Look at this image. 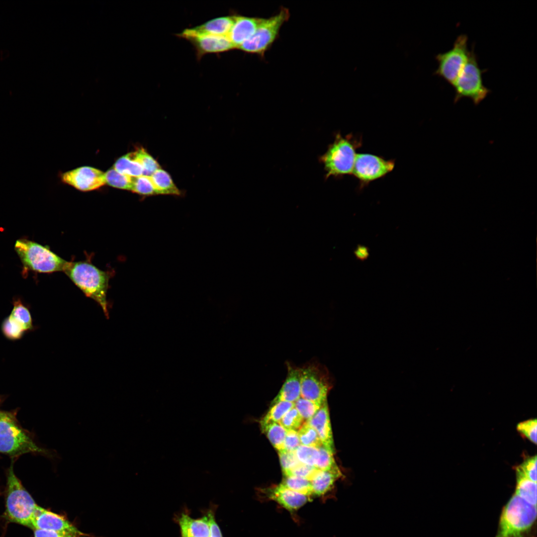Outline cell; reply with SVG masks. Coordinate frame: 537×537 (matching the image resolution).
I'll return each instance as SVG.
<instances>
[{"instance_id":"obj_1","label":"cell","mask_w":537,"mask_h":537,"mask_svg":"<svg viewBox=\"0 0 537 537\" xmlns=\"http://www.w3.org/2000/svg\"><path fill=\"white\" fill-rule=\"evenodd\" d=\"M537 506L514 494L502 509L495 537H535Z\"/></svg>"},{"instance_id":"obj_2","label":"cell","mask_w":537,"mask_h":537,"mask_svg":"<svg viewBox=\"0 0 537 537\" xmlns=\"http://www.w3.org/2000/svg\"><path fill=\"white\" fill-rule=\"evenodd\" d=\"M88 297L95 301L108 318L106 294L109 274L88 262L68 263L64 271Z\"/></svg>"},{"instance_id":"obj_3","label":"cell","mask_w":537,"mask_h":537,"mask_svg":"<svg viewBox=\"0 0 537 537\" xmlns=\"http://www.w3.org/2000/svg\"><path fill=\"white\" fill-rule=\"evenodd\" d=\"M361 139L350 133L343 137L336 134L334 142L320 158L326 172V178L342 177L352 175L357 149L361 146Z\"/></svg>"},{"instance_id":"obj_4","label":"cell","mask_w":537,"mask_h":537,"mask_svg":"<svg viewBox=\"0 0 537 537\" xmlns=\"http://www.w3.org/2000/svg\"><path fill=\"white\" fill-rule=\"evenodd\" d=\"M14 250L23 265V271L39 273L64 271L68 262L52 252L48 247L27 239H19Z\"/></svg>"},{"instance_id":"obj_5","label":"cell","mask_w":537,"mask_h":537,"mask_svg":"<svg viewBox=\"0 0 537 537\" xmlns=\"http://www.w3.org/2000/svg\"><path fill=\"white\" fill-rule=\"evenodd\" d=\"M0 452L12 457L29 452L51 455L34 443L19 425L14 414L0 410Z\"/></svg>"},{"instance_id":"obj_6","label":"cell","mask_w":537,"mask_h":537,"mask_svg":"<svg viewBox=\"0 0 537 537\" xmlns=\"http://www.w3.org/2000/svg\"><path fill=\"white\" fill-rule=\"evenodd\" d=\"M37 506L14 474L12 464L7 477L5 517L11 522L30 528Z\"/></svg>"},{"instance_id":"obj_7","label":"cell","mask_w":537,"mask_h":537,"mask_svg":"<svg viewBox=\"0 0 537 537\" xmlns=\"http://www.w3.org/2000/svg\"><path fill=\"white\" fill-rule=\"evenodd\" d=\"M482 70L478 65L477 56L472 47L467 61L453 86L455 90L454 102L463 97L469 98L477 105L484 99L490 90L484 86Z\"/></svg>"},{"instance_id":"obj_8","label":"cell","mask_w":537,"mask_h":537,"mask_svg":"<svg viewBox=\"0 0 537 537\" xmlns=\"http://www.w3.org/2000/svg\"><path fill=\"white\" fill-rule=\"evenodd\" d=\"M289 16V10L282 7L275 15L263 18L253 35L238 49L246 53L264 56L278 38L281 26Z\"/></svg>"},{"instance_id":"obj_9","label":"cell","mask_w":537,"mask_h":537,"mask_svg":"<svg viewBox=\"0 0 537 537\" xmlns=\"http://www.w3.org/2000/svg\"><path fill=\"white\" fill-rule=\"evenodd\" d=\"M468 37L465 34L458 36L449 50L435 57L438 66L434 75L441 77L453 86L465 65L469 53Z\"/></svg>"},{"instance_id":"obj_10","label":"cell","mask_w":537,"mask_h":537,"mask_svg":"<svg viewBox=\"0 0 537 537\" xmlns=\"http://www.w3.org/2000/svg\"><path fill=\"white\" fill-rule=\"evenodd\" d=\"M300 397L321 406L327 401L332 384L325 368L314 363L300 368Z\"/></svg>"},{"instance_id":"obj_11","label":"cell","mask_w":537,"mask_h":537,"mask_svg":"<svg viewBox=\"0 0 537 537\" xmlns=\"http://www.w3.org/2000/svg\"><path fill=\"white\" fill-rule=\"evenodd\" d=\"M394 160L367 153L357 154L352 175L359 181L362 188L370 182L385 177L392 171Z\"/></svg>"},{"instance_id":"obj_12","label":"cell","mask_w":537,"mask_h":537,"mask_svg":"<svg viewBox=\"0 0 537 537\" xmlns=\"http://www.w3.org/2000/svg\"><path fill=\"white\" fill-rule=\"evenodd\" d=\"M177 36L186 39L193 45L198 60L206 54L220 53L235 49L227 36L195 34L186 29Z\"/></svg>"},{"instance_id":"obj_13","label":"cell","mask_w":537,"mask_h":537,"mask_svg":"<svg viewBox=\"0 0 537 537\" xmlns=\"http://www.w3.org/2000/svg\"><path fill=\"white\" fill-rule=\"evenodd\" d=\"M62 180L76 189L89 191L106 184L105 173L90 167H82L62 174Z\"/></svg>"},{"instance_id":"obj_14","label":"cell","mask_w":537,"mask_h":537,"mask_svg":"<svg viewBox=\"0 0 537 537\" xmlns=\"http://www.w3.org/2000/svg\"><path fill=\"white\" fill-rule=\"evenodd\" d=\"M31 528L52 530L77 537L86 535L79 531L64 517L37 506L33 514Z\"/></svg>"},{"instance_id":"obj_15","label":"cell","mask_w":537,"mask_h":537,"mask_svg":"<svg viewBox=\"0 0 537 537\" xmlns=\"http://www.w3.org/2000/svg\"><path fill=\"white\" fill-rule=\"evenodd\" d=\"M262 490L267 498L289 512L297 510L310 500V497L291 490L281 483Z\"/></svg>"},{"instance_id":"obj_16","label":"cell","mask_w":537,"mask_h":537,"mask_svg":"<svg viewBox=\"0 0 537 537\" xmlns=\"http://www.w3.org/2000/svg\"><path fill=\"white\" fill-rule=\"evenodd\" d=\"M232 26L227 35L235 49L250 38L263 18L233 15Z\"/></svg>"},{"instance_id":"obj_17","label":"cell","mask_w":537,"mask_h":537,"mask_svg":"<svg viewBox=\"0 0 537 537\" xmlns=\"http://www.w3.org/2000/svg\"><path fill=\"white\" fill-rule=\"evenodd\" d=\"M306 422L316 431L322 444L335 451L327 402L323 404L314 415Z\"/></svg>"},{"instance_id":"obj_18","label":"cell","mask_w":537,"mask_h":537,"mask_svg":"<svg viewBox=\"0 0 537 537\" xmlns=\"http://www.w3.org/2000/svg\"><path fill=\"white\" fill-rule=\"evenodd\" d=\"M300 368L288 365L286 378L271 405L280 401L294 403L300 397Z\"/></svg>"},{"instance_id":"obj_19","label":"cell","mask_w":537,"mask_h":537,"mask_svg":"<svg viewBox=\"0 0 537 537\" xmlns=\"http://www.w3.org/2000/svg\"><path fill=\"white\" fill-rule=\"evenodd\" d=\"M181 537H209V530L205 515L193 519L182 513L178 518Z\"/></svg>"},{"instance_id":"obj_20","label":"cell","mask_w":537,"mask_h":537,"mask_svg":"<svg viewBox=\"0 0 537 537\" xmlns=\"http://www.w3.org/2000/svg\"><path fill=\"white\" fill-rule=\"evenodd\" d=\"M233 15L209 20L199 25L186 29L195 34L227 36L233 23Z\"/></svg>"},{"instance_id":"obj_21","label":"cell","mask_w":537,"mask_h":537,"mask_svg":"<svg viewBox=\"0 0 537 537\" xmlns=\"http://www.w3.org/2000/svg\"><path fill=\"white\" fill-rule=\"evenodd\" d=\"M341 472H332L318 470L310 481L313 495L321 496L333 488L336 481L342 477Z\"/></svg>"},{"instance_id":"obj_22","label":"cell","mask_w":537,"mask_h":537,"mask_svg":"<svg viewBox=\"0 0 537 537\" xmlns=\"http://www.w3.org/2000/svg\"><path fill=\"white\" fill-rule=\"evenodd\" d=\"M149 177L156 194H180L179 189L174 184L170 175L165 171L159 169Z\"/></svg>"},{"instance_id":"obj_23","label":"cell","mask_w":537,"mask_h":537,"mask_svg":"<svg viewBox=\"0 0 537 537\" xmlns=\"http://www.w3.org/2000/svg\"><path fill=\"white\" fill-rule=\"evenodd\" d=\"M517 484L515 494L530 504L537 506V482L516 471Z\"/></svg>"},{"instance_id":"obj_24","label":"cell","mask_w":537,"mask_h":537,"mask_svg":"<svg viewBox=\"0 0 537 537\" xmlns=\"http://www.w3.org/2000/svg\"><path fill=\"white\" fill-rule=\"evenodd\" d=\"M113 168L120 174L133 177L140 176L143 174L142 165L133 158L131 153L119 158L114 164Z\"/></svg>"},{"instance_id":"obj_25","label":"cell","mask_w":537,"mask_h":537,"mask_svg":"<svg viewBox=\"0 0 537 537\" xmlns=\"http://www.w3.org/2000/svg\"><path fill=\"white\" fill-rule=\"evenodd\" d=\"M272 445L278 451L284 449V442L286 430L277 422L268 424L261 427Z\"/></svg>"},{"instance_id":"obj_26","label":"cell","mask_w":537,"mask_h":537,"mask_svg":"<svg viewBox=\"0 0 537 537\" xmlns=\"http://www.w3.org/2000/svg\"><path fill=\"white\" fill-rule=\"evenodd\" d=\"M9 316L20 324L26 332L32 329L33 323L31 313L20 299H18L13 301V307Z\"/></svg>"},{"instance_id":"obj_27","label":"cell","mask_w":537,"mask_h":537,"mask_svg":"<svg viewBox=\"0 0 537 537\" xmlns=\"http://www.w3.org/2000/svg\"><path fill=\"white\" fill-rule=\"evenodd\" d=\"M271 405L268 411L260 421L261 427L271 423H279L285 414L294 407V403L280 401Z\"/></svg>"},{"instance_id":"obj_28","label":"cell","mask_w":537,"mask_h":537,"mask_svg":"<svg viewBox=\"0 0 537 537\" xmlns=\"http://www.w3.org/2000/svg\"><path fill=\"white\" fill-rule=\"evenodd\" d=\"M318 448L319 457L315 466L322 471L341 472L335 460L334 451L323 445Z\"/></svg>"},{"instance_id":"obj_29","label":"cell","mask_w":537,"mask_h":537,"mask_svg":"<svg viewBox=\"0 0 537 537\" xmlns=\"http://www.w3.org/2000/svg\"><path fill=\"white\" fill-rule=\"evenodd\" d=\"M106 183L114 187L131 191L133 177L120 174L113 168L105 173Z\"/></svg>"},{"instance_id":"obj_30","label":"cell","mask_w":537,"mask_h":537,"mask_svg":"<svg viewBox=\"0 0 537 537\" xmlns=\"http://www.w3.org/2000/svg\"><path fill=\"white\" fill-rule=\"evenodd\" d=\"M287 488L296 492L308 496L313 495L311 482L301 477L284 476L280 483Z\"/></svg>"},{"instance_id":"obj_31","label":"cell","mask_w":537,"mask_h":537,"mask_svg":"<svg viewBox=\"0 0 537 537\" xmlns=\"http://www.w3.org/2000/svg\"><path fill=\"white\" fill-rule=\"evenodd\" d=\"M131 153L133 158L142 165L143 169V175L150 176L160 169L158 163L144 149H139Z\"/></svg>"},{"instance_id":"obj_32","label":"cell","mask_w":537,"mask_h":537,"mask_svg":"<svg viewBox=\"0 0 537 537\" xmlns=\"http://www.w3.org/2000/svg\"><path fill=\"white\" fill-rule=\"evenodd\" d=\"M297 432L301 445L316 448L322 445L316 431L306 422L301 425Z\"/></svg>"},{"instance_id":"obj_33","label":"cell","mask_w":537,"mask_h":537,"mask_svg":"<svg viewBox=\"0 0 537 537\" xmlns=\"http://www.w3.org/2000/svg\"><path fill=\"white\" fill-rule=\"evenodd\" d=\"M1 331L5 337L11 340L20 339L26 332L20 324L9 316L3 320Z\"/></svg>"},{"instance_id":"obj_34","label":"cell","mask_w":537,"mask_h":537,"mask_svg":"<svg viewBox=\"0 0 537 537\" xmlns=\"http://www.w3.org/2000/svg\"><path fill=\"white\" fill-rule=\"evenodd\" d=\"M295 452L300 462L310 466H315L319 457L318 448L301 445Z\"/></svg>"},{"instance_id":"obj_35","label":"cell","mask_w":537,"mask_h":537,"mask_svg":"<svg viewBox=\"0 0 537 537\" xmlns=\"http://www.w3.org/2000/svg\"><path fill=\"white\" fill-rule=\"evenodd\" d=\"M132 191L143 195L156 194L149 176L142 175L133 177Z\"/></svg>"},{"instance_id":"obj_36","label":"cell","mask_w":537,"mask_h":537,"mask_svg":"<svg viewBox=\"0 0 537 537\" xmlns=\"http://www.w3.org/2000/svg\"><path fill=\"white\" fill-rule=\"evenodd\" d=\"M303 420L296 409L293 407L285 414L279 423L286 430L297 431L301 426Z\"/></svg>"},{"instance_id":"obj_37","label":"cell","mask_w":537,"mask_h":537,"mask_svg":"<svg viewBox=\"0 0 537 537\" xmlns=\"http://www.w3.org/2000/svg\"><path fill=\"white\" fill-rule=\"evenodd\" d=\"M321 406L301 397L294 402V407L302 418L307 420L312 418Z\"/></svg>"},{"instance_id":"obj_38","label":"cell","mask_w":537,"mask_h":537,"mask_svg":"<svg viewBox=\"0 0 537 537\" xmlns=\"http://www.w3.org/2000/svg\"><path fill=\"white\" fill-rule=\"evenodd\" d=\"M279 460L282 470L284 476H286L293 468L300 462L298 460L295 451L283 449L278 451Z\"/></svg>"},{"instance_id":"obj_39","label":"cell","mask_w":537,"mask_h":537,"mask_svg":"<svg viewBox=\"0 0 537 537\" xmlns=\"http://www.w3.org/2000/svg\"><path fill=\"white\" fill-rule=\"evenodd\" d=\"M537 423L536 419H530L519 423L517 426L518 431L535 445L537 444Z\"/></svg>"},{"instance_id":"obj_40","label":"cell","mask_w":537,"mask_h":537,"mask_svg":"<svg viewBox=\"0 0 537 537\" xmlns=\"http://www.w3.org/2000/svg\"><path fill=\"white\" fill-rule=\"evenodd\" d=\"M532 481L537 482V456L528 457L516 469Z\"/></svg>"},{"instance_id":"obj_41","label":"cell","mask_w":537,"mask_h":537,"mask_svg":"<svg viewBox=\"0 0 537 537\" xmlns=\"http://www.w3.org/2000/svg\"><path fill=\"white\" fill-rule=\"evenodd\" d=\"M318 469L316 467L300 463L293 468L286 476H294L311 481L315 475Z\"/></svg>"},{"instance_id":"obj_42","label":"cell","mask_w":537,"mask_h":537,"mask_svg":"<svg viewBox=\"0 0 537 537\" xmlns=\"http://www.w3.org/2000/svg\"><path fill=\"white\" fill-rule=\"evenodd\" d=\"M301 445L297 431L286 430V434L284 439V449L295 451L299 446Z\"/></svg>"},{"instance_id":"obj_43","label":"cell","mask_w":537,"mask_h":537,"mask_svg":"<svg viewBox=\"0 0 537 537\" xmlns=\"http://www.w3.org/2000/svg\"><path fill=\"white\" fill-rule=\"evenodd\" d=\"M214 515V510L211 509L209 510L205 515L209 527V537H223Z\"/></svg>"},{"instance_id":"obj_44","label":"cell","mask_w":537,"mask_h":537,"mask_svg":"<svg viewBox=\"0 0 537 537\" xmlns=\"http://www.w3.org/2000/svg\"><path fill=\"white\" fill-rule=\"evenodd\" d=\"M34 537H79L68 533L52 530L34 529Z\"/></svg>"},{"instance_id":"obj_45","label":"cell","mask_w":537,"mask_h":537,"mask_svg":"<svg viewBox=\"0 0 537 537\" xmlns=\"http://www.w3.org/2000/svg\"><path fill=\"white\" fill-rule=\"evenodd\" d=\"M354 254L357 260L363 262L369 257V249L365 246L358 245L354 250Z\"/></svg>"}]
</instances>
